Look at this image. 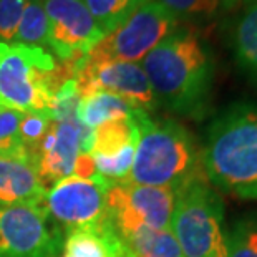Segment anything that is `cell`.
<instances>
[{
	"label": "cell",
	"mask_w": 257,
	"mask_h": 257,
	"mask_svg": "<svg viewBox=\"0 0 257 257\" xmlns=\"http://www.w3.org/2000/svg\"><path fill=\"white\" fill-rule=\"evenodd\" d=\"M179 22H204L214 19L221 10V0H156Z\"/></svg>",
	"instance_id": "cell-23"
},
{
	"label": "cell",
	"mask_w": 257,
	"mask_h": 257,
	"mask_svg": "<svg viewBox=\"0 0 257 257\" xmlns=\"http://www.w3.org/2000/svg\"><path fill=\"white\" fill-rule=\"evenodd\" d=\"M72 78V65L58 68L45 48L0 42V106L53 116L57 91Z\"/></svg>",
	"instance_id": "cell-4"
},
{
	"label": "cell",
	"mask_w": 257,
	"mask_h": 257,
	"mask_svg": "<svg viewBox=\"0 0 257 257\" xmlns=\"http://www.w3.org/2000/svg\"><path fill=\"white\" fill-rule=\"evenodd\" d=\"M201 163L217 189L237 199H257V101H234L212 118Z\"/></svg>",
	"instance_id": "cell-2"
},
{
	"label": "cell",
	"mask_w": 257,
	"mask_h": 257,
	"mask_svg": "<svg viewBox=\"0 0 257 257\" xmlns=\"http://www.w3.org/2000/svg\"><path fill=\"white\" fill-rule=\"evenodd\" d=\"M138 145L126 183L166 188L178 193L186 184L206 176L201 163V146L194 135L169 118L136 114Z\"/></svg>",
	"instance_id": "cell-3"
},
{
	"label": "cell",
	"mask_w": 257,
	"mask_h": 257,
	"mask_svg": "<svg viewBox=\"0 0 257 257\" xmlns=\"http://www.w3.org/2000/svg\"><path fill=\"white\" fill-rule=\"evenodd\" d=\"M140 63L160 106L194 121L209 114L216 60L198 32L179 25Z\"/></svg>",
	"instance_id": "cell-1"
},
{
	"label": "cell",
	"mask_w": 257,
	"mask_h": 257,
	"mask_svg": "<svg viewBox=\"0 0 257 257\" xmlns=\"http://www.w3.org/2000/svg\"><path fill=\"white\" fill-rule=\"evenodd\" d=\"M174 15L156 0H146L111 34L103 37L86 53L90 62H118L140 63L161 40L179 27Z\"/></svg>",
	"instance_id": "cell-6"
},
{
	"label": "cell",
	"mask_w": 257,
	"mask_h": 257,
	"mask_svg": "<svg viewBox=\"0 0 257 257\" xmlns=\"http://www.w3.org/2000/svg\"><path fill=\"white\" fill-rule=\"evenodd\" d=\"M43 7L50 52L62 63L75 67L105 37L83 0H43Z\"/></svg>",
	"instance_id": "cell-11"
},
{
	"label": "cell",
	"mask_w": 257,
	"mask_h": 257,
	"mask_svg": "<svg viewBox=\"0 0 257 257\" xmlns=\"http://www.w3.org/2000/svg\"><path fill=\"white\" fill-rule=\"evenodd\" d=\"M138 111L143 110L136 108L133 103L121 96L108 91H96L90 96L81 98L76 110V118L85 128L95 130L114 119L133 118Z\"/></svg>",
	"instance_id": "cell-15"
},
{
	"label": "cell",
	"mask_w": 257,
	"mask_h": 257,
	"mask_svg": "<svg viewBox=\"0 0 257 257\" xmlns=\"http://www.w3.org/2000/svg\"><path fill=\"white\" fill-rule=\"evenodd\" d=\"M22 118H24V113L0 106V158H25L29 160L25 145L20 136Z\"/></svg>",
	"instance_id": "cell-21"
},
{
	"label": "cell",
	"mask_w": 257,
	"mask_h": 257,
	"mask_svg": "<svg viewBox=\"0 0 257 257\" xmlns=\"http://www.w3.org/2000/svg\"><path fill=\"white\" fill-rule=\"evenodd\" d=\"M48 189L25 158H0V206H42Z\"/></svg>",
	"instance_id": "cell-13"
},
{
	"label": "cell",
	"mask_w": 257,
	"mask_h": 257,
	"mask_svg": "<svg viewBox=\"0 0 257 257\" xmlns=\"http://www.w3.org/2000/svg\"><path fill=\"white\" fill-rule=\"evenodd\" d=\"M29 0H0V42L12 43Z\"/></svg>",
	"instance_id": "cell-25"
},
{
	"label": "cell",
	"mask_w": 257,
	"mask_h": 257,
	"mask_svg": "<svg viewBox=\"0 0 257 257\" xmlns=\"http://www.w3.org/2000/svg\"><path fill=\"white\" fill-rule=\"evenodd\" d=\"M231 47L239 70L257 85V2L245 7L236 22Z\"/></svg>",
	"instance_id": "cell-17"
},
{
	"label": "cell",
	"mask_w": 257,
	"mask_h": 257,
	"mask_svg": "<svg viewBox=\"0 0 257 257\" xmlns=\"http://www.w3.org/2000/svg\"><path fill=\"white\" fill-rule=\"evenodd\" d=\"M254 2H257V0H221V10L231 12V10L245 9L249 5H252Z\"/></svg>",
	"instance_id": "cell-27"
},
{
	"label": "cell",
	"mask_w": 257,
	"mask_h": 257,
	"mask_svg": "<svg viewBox=\"0 0 257 257\" xmlns=\"http://www.w3.org/2000/svg\"><path fill=\"white\" fill-rule=\"evenodd\" d=\"M123 245L121 257H183L178 240L171 231L140 229L119 236Z\"/></svg>",
	"instance_id": "cell-18"
},
{
	"label": "cell",
	"mask_w": 257,
	"mask_h": 257,
	"mask_svg": "<svg viewBox=\"0 0 257 257\" xmlns=\"http://www.w3.org/2000/svg\"><path fill=\"white\" fill-rule=\"evenodd\" d=\"M227 257H257V216L236 221L226 232Z\"/></svg>",
	"instance_id": "cell-22"
},
{
	"label": "cell",
	"mask_w": 257,
	"mask_h": 257,
	"mask_svg": "<svg viewBox=\"0 0 257 257\" xmlns=\"http://www.w3.org/2000/svg\"><path fill=\"white\" fill-rule=\"evenodd\" d=\"M52 121H53L52 114L24 113V118H22V123H20V136L25 145L29 160H30V155H32V151H34V148L40 143V140L45 136L47 130L50 128Z\"/></svg>",
	"instance_id": "cell-24"
},
{
	"label": "cell",
	"mask_w": 257,
	"mask_h": 257,
	"mask_svg": "<svg viewBox=\"0 0 257 257\" xmlns=\"http://www.w3.org/2000/svg\"><path fill=\"white\" fill-rule=\"evenodd\" d=\"M83 2L100 30L108 35L118 29L146 0H83Z\"/></svg>",
	"instance_id": "cell-20"
},
{
	"label": "cell",
	"mask_w": 257,
	"mask_h": 257,
	"mask_svg": "<svg viewBox=\"0 0 257 257\" xmlns=\"http://www.w3.org/2000/svg\"><path fill=\"white\" fill-rule=\"evenodd\" d=\"M63 254L58 257H121L123 245L111 221L98 227L81 229L63 237Z\"/></svg>",
	"instance_id": "cell-14"
},
{
	"label": "cell",
	"mask_w": 257,
	"mask_h": 257,
	"mask_svg": "<svg viewBox=\"0 0 257 257\" xmlns=\"http://www.w3.org/2000/svg\"><path fill=\"white\" fill-rule=\"evenodd\" d=\"M91 130L85 128L78 118L53 119L45 136L30 155L32 165L47 189L72 176L76 158L88 146Z\"/></svg>",
	"instance_id": "cell-12"
},
{
	"label": "cell",
	"mask_w": 257,
	"mask_h": 257,
	"mask_svg": "<svg viewBox=\"0 0 257 257\" xmlns=\"http://www.w3.org/2000/svg\"><path fill=\"white\" fill-rule=\"evenodd\" d=\"M176 193L135 183L111 184L106 193L108 217L118 236L140 229L169 231Z\"/></svg>",
	"instance_id": "cell-8"
},
{
	"label": "cell",
	"mask_w": 257,
	"mask_h": 257,
	"mask_svg": "<svg viewBox=\"0 0 257 257\" xmlns=\"http://www.w3.org/2000/svg\"><path fill=\"white\" fill-rule=\"evenodd\" d=\"M14 42L50 50L48 19L45 14V7H43V0H29L19 22Z\"/></svg>",
	"instance_id": "cell-19"
},
{
	"label": "cell",
	"mask_w": 257,
	"mask_h": 257,
	"mask_svg": "<svg viewBox=\"0 0 257 257\" xmlns=\"http://www.w3.org/2000/svg\"><path fill=\"white\" fill-rule=\"evenodd\" d=\"M136 114L133 118L114 119V121H108L101 126L91 130L88 146H86L85 151L90 153L91 156L111 158L123 150H126L128 146L138 145L140 133L138 124H136Z\"/></svg>",
	"instance_id": "cell-16"
},
{
	"label": "cell",
	"mask_w": 257,
	"mask_h": 257,
	"mask_svg": "<svg viewBox=\"0 0 257 257\" xmlns=\"http://www.w3.org/2000/svg\"><path fill=\"white\" fill-rule=\"evenodd\" d=\"M73 176L81 178V179H90L93 176H96V166H95V160L90 153L81 151L78 158L75 161L73 166Z\"/></svg>",
	"instance_id": "cell-26"
},
{
	"label": "cell",
	"mask_w": 257,
	"mask_h": 257,
	"mask_svg": "<svg viewBox=\"0 0 257 257\" xmlns=\"http://www.w3.org/2000/svg\"><path fill=\"white\" fill-rule=\"evenodd\" d=\"M224 214L221 194L206 176L178 191L169 231L183 257H227Z\"/></svg>",
	"instance_id": "cell-5"
},
{
	"label": "cell",
	"mask_w": 257,
	"mask_h": 257,
	"mask_svg": "<svg viewBox=\"0 0 257 257\" xmlns=\"http://www.w3.org/2000/svg\"><path fill=\"white\" fill-rule=\"evenodd\" d=\"M108 188L110 184L98 174L90 179L68 176L53 184L45 198V209L53 227L67 236L105 224L110 219L106 209Z\"/></svg>",
	"instance_id": "cell-7"
},
{
	"label": "cell",
	"mask_w": 257,
	"mask_h": 257,
	"mask_svg": "<svg viewBox=\"0 0 257 257\" xmlns=\"http://www.w3.org/2000/svg\"><path fill=\"white\" fill-rule=\"evenodd\" d=\"M73 80L80 98L90 96L96 91H108L124 98L150 114L160 108L141 63L118 60L90 62L83 57L75 63Z\"/></svg>",
	"instance_id": "cell-9"
},
{
	"label": "cell",
	"mask_w": 257,
	"mask_h": 257,
	"mask_svg": "<svg viewBox=\"0 0 257 257\" xmlns=\"http://www.w3.org/2000/svg\"><path fill=\"white\" fill-rule=\"evenodd\" d=\"M63 236L42 206H0V257H57Z\"/></svg>",
	"instance_id": "cell-10"
}]
</instances>
